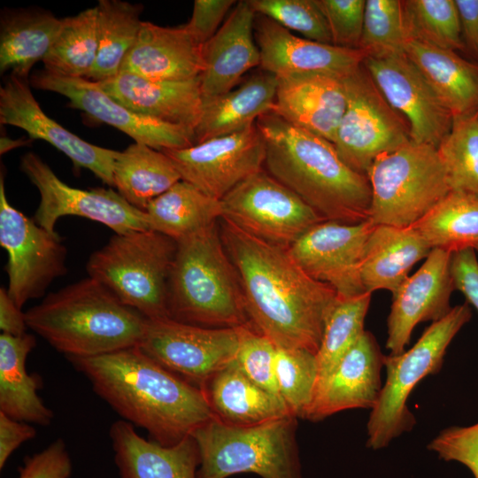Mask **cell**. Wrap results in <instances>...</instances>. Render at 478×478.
<instances>
[{
  "instance_id": "cell-1",
  "label": "cell",
  "mask_w": 478,
  "mask_h": 478,
  "mask_svg": "<svg viewBox=\"0 0 478 478\" xmlns=\"http://www.w3.org/2000/svg\"><path fill=\"white\" fill-rule=\"evenodd\" d=\"M220 234L237 270L251 324L277 347L302 348L316 354L336 291L311 277L288 250L225 219Z\"/></svg>"
},
{
  "instance_id": "cell-2",
  "label": "cell",
  "mask_w": 478,
  "mask_h": 478,
  "mask_svg": "<svg viewBox=\"0 0 478 478\" xmlns=\"http://www.w3.org/2000/svg\"><path fill=\"white\" fill-rule=\"evenodd\" d=\"M67 360L121 420L166 446L191 436L214 416L202 389L163 367L138 346Z\"/></svg>"
},
{
  "instance_id": "cell-3",
  "label": "cell",
  "mask_w": 478,
  "mask_h": 478,
  "mask_svg": "<svg viewBox=\"0 0 478 478\" xmlns=\"http://www.w3.org/2000/svg\"><path fill=\"white\" fill-rule=\"evenodd\" d=\"M266 143L267 173L326 220L347 224L368 220L371 187L329 141L296 127L274 112L256 121Z\"/></svg>"
},
{
  "instance_id": "cell-4",
  "label": "cell",
  "mask_w": 478,
  "mask_h": 478,
  "mask_svg": "<svg viewBox=\"0 0 478 478\" xmlns=\"http://www.w3.org/2000/svg\"><path fill=\"white\" fill-rule=\"evenodd\" d=\"M25 316L27 328L66 358L137 346L147 322L91 277L49 294Z\"/></svg>"
},
{
  "instance_id": "cell-5",
  "label": "cell",
  "mask_w": 478,
  "mask_h": 478,
  "mask_svg": "<svg viewBox=\"0 0 478 478\" xmlns=\"http://www.w3.org/2000/svg\"><path fill=\"white\" fill-rule=\"evenodd\" d=\"M167 310L170 319L205 328L251 324L241 281L217 223L177 241Z\"/></svg>"
},
{
  "instance_id": "cell-6",
  "label": "cell",
  "mask_w": 478,
  "mask_h": 478,
  "mask_svg": "<svg viewBox=\"0 0 478 478\" xmlns=\"http://www.w3.org/2000/svg\"><path fill=\"white\" fill-rule=\"evenodd\" d=\"M297 427L293 415L250 426L228 425L213 417L191 434L201 458L197 478L248 473L261 478H303Z\"/></svg>"
},
{
  "instance_id": "cell-7",
  "label": "cell",
  "mask_w": 478,
  "mask_h": 478,
  "mask_svg": "<svg viewBox=\"0 0 478 478\" xmlns=\"http://www.w3.org/2000/svg\"><path fill=\"white\" fill-rule=\"evenodd\" d=\"M177 242L153 230L115 234L89 258V277L148 320L169 318L168 283Z\"/></svg>"
},
{
  "instance_id": "cell-8",
  "label": "cell",
  "mask_w": 478,
  "mask_h": 478,
  "mask_svg": "<svg viewBox=\"0 0 478 478\" xmlns=\"http://www.w3.org/2000/svg\"><path fill=\"white\" fill-rule=\"evenodd\" d=\"M366 176L374 225L411 227L451 191L437 148L412 140L379 155Z\"/></svg>"
},
{
  "instance_id": "cell-9",
  "label": "cell",
  "mask_w": 478,
  "mask_h": 478,
  "mask_svg": "<svg viewBox=\"0 0 478 478\" xmlns=\"http://www.w3.org/2000/svg\"><path fill=\"white\" fill-rule=\"evenodd\" d=\"M471 316L467 303L458 305L432 322L410 350L384 356L386 380L367 421L368 448L382 449L412 430L416 420L406 405L410 394L422 379L440 371L448 346Z\"/></svg>"
},
{
  "instance_id": "cell-10",
  "label": "cell",
  "mask_w": 478,
  "mask_h": 478,
  "mask_svg": "<svg viewBox=\"0 0 478 478\" xmlns=\"http://www.w3.org/2000/svg\"><path fill=\"white\" fill-rule=\"evenodd\" d=\"M347 105L334 146L343 162L366 174L381 154L412 139L405 118L385 99L362 64L344 76Z\"/></svg>"
},
{
  "instance_id": "cell-11",
  "label": "cell",
  "mask_w": 478,
  "mask_h": 478,
  "mask_svg": "<svg viewBox=\"0 0 478 478\" xmlns=\"http://www.w3.org/2000/svg\"><path fill=\"white\" fill-rule=\"evenodd\" d=\"M220 201L221 219L285 250L311 227L326 220L263 169L246 178Z\"/></svg>"
},
{
  "instance_id": "cell-12",
  "label": "cell",
  "mask_w": 478,
  "mask_h": 478,
  "mask_svg": "<svg viewBox=\"0 0 478 478\" xmlns=\"http://www.w3.org/2000/svg\"><path fill=\"white\" fill-rule=\"evenodd\" d=\"M0 244L8 254L7 291L22 309L42 297L51 282L66 274L67 250L60 235H52L8 201L0 178Z\"/></svg>"
},
{
  "instance_id": "cell-13",
  "label": "cell",
  "mask_w": 478,
  "mask_h": 478,
  "mask_svg": "<svg viewBox=\"0 0 478 478\" xmlns=\"http://www.w3.org/2000/svg\"><path fill=\"white\" fill-rule=\"evenodd\" d=\"M20 169L40 193L34 220L52 235H58L57 220L70 215L99 222L118 235L150 229L146 212L131 205L112 188L70 187L33 152L21 158Z\"/></svg>"
},
{
  "instance_id": "cell-14",
  "label": "cell",
  "mask_w": 478,
  "mask_h": 478,
  "mask_svg": "<svg viewBox=\"0 0 478 478\" xmlns=\"http://www.w3.org/2000/svg\"><path fill=\"white\" fill-rule=\"evenodd\" d=\"M238 344L236 328H205L162 318L147 319L137 346L163 367L201 389L235 359Z\"/></svg>"
},
{
  "instance_id": "cell-15",
  "label": "cell",
  "mask_w": 478,
  "mask_h": 478,
  "mask_svg": "<svg viewBox=\"0 0 478 478\" xmlns=\"http://www.w3.org/2000/svg\"><path fill=\"white\" fill-rule=\"evenodd\" d=\"M161 151L171 159L181 180L221 200L246 178L262 170L266 143L255 123L189 147Z\"/></svg>"
},
{
  "instance_id": "cell-16",
  "label": "cell",
  "mask_w": 478,
  "mask_h": 478,
  "mask_svg": "<svg viewBox=\"0 0 478 478\" xmlns=\"http://www.w3.org/2000/svg\"><path fill=\"white\" fill-rule=\"evenodd\" d=\"M30 83L35 89L64 96L69 100V107L114 127L135 143L158 150L183 149L196 143L193 128L138 114L114 100L97 82L90 80L63 77L43 69L32 74Z\"/></svg>"
},
{
  "instance_id": "cell-17",
  "label": "cell",
  "mask_w": 478,
  "mask_h": 478,
  "mask_svg": "<svg viewBox=\"0 0 478 478\" xmlns=\"http://www.w3.org/2000/svg\"><path fill=\"white\" fill-rule=\"evenodd\" d=\"M363 65L407 121L412 141L437 148L451 130L453 115L405 53L366 57Z\"/></svg>"
},
{
  "instance_id": "cell-18",
  "label": "cell",
  "mask_w": 478,
  "mask_h": 478,
  "mask_svg": "<svg viewBox=\"0 0 478 478\" xmlns=\"http://www.w3.org/2000/svg\"><path fill=\"white\" fill-rule=\"evenodd\" d=\"M374 226L369 220L356 224L323 220L288 251L311 277L331 286L338 296H358L366 293L360 268Z\"/></svg>"
},
{
  "instance_id": "cell-19",
  "label": "cell",
  "mask_w": 478,
  "mask_h": 478,
  "mask_svg": "<svg viewBox=\"0 0 478 478\" xmlns=\"http://www.w3.org/2000/svg\"><path fill=\"white\" fill-rule=\"evenodd\" d=\"M0 122L49 143L67 156L75 168L88 169L114 187L113 166L120 151L89 143L46 115L32 94L28 78L11 73L4 80L0 88Z\"/></svg>"
},
{
  "instance_id": "cell-20",
  "label": "cell",
  "mask_w": 478,
  "mask_h": 478,
  "mask_svg": "<svg viewBox=\"0 0 478 478\" xmlns=\"http://www.w3.org/2000/svg\"><path fill=\"white\" fill-rule=\"evenodd\" d=\"M452 253L432 249L425 262L393 294L387 322L386 349L389 354L405 351L413 328L423 321H437L451 310L455 289L451 271Z\"/></svg>"
},
{
  "instance_id": "cell-21",
  "label": "cell",
  "mask_w": 478,
  "mask_h": 478,
  "mask_svg": "<svg viewBox=\"0 0 478 478\" xmlns=\"http://www.w3.org/2000/svg\"><path fill=\"white\" fill-rule=\"evenodd\" d=\"M254 37L260 68L277 77L324 73L344 77L363 64L365 52L326 44L292 34L273 19L256 13Z\"/></svg>"
},
{
  "instance_id": "cell-22",
  "label": "cell",
  "mask_w": 478,
  "mask_h": 478,
  "mask_svg": "<svg viewBox=\"0 0 478 478\" xmlns=\"http://www.w3.org/2000/svg\"><path fill=\"white\" fill-rule=\"evenodd\" d=\"M384 356L374 336L365 330L333 371L317 384L306 419L318 421L344 410L372 409L382 388Z\"/></svg>"
},
{
  "instance_id": "cell-23",
  "label": "cell",
  "mask_w": 478,
  "mask_h": 478,
  "mask_svg": "<svg viewBox=\"0 0 478 478\" xmlns=\"http://www.w3.org/2000/svg\"><path fill=\"white\" fill-rule=\"evenodd\" d=\"M255 17L248 0L237 2L215 35L202 45L204 66L199 78L203 101L234 89L245 73L260 66Z\"/></svg>"
},
{
  "instance_id": "cell-24",
  "label": "cell",
  "mask_w": 478,
  "mask_h": 478,
  "mask_svg": "<svg viewBox=\"0 0 478 478\" xmlns=\"http://www.w3.org/2000/svg\"><path fill=\"white\" fill-rule=\"evenodd\" d=\"M278 78L274 112L334 143L347 105L344 77L324 73Z\"/></svg>"
},
{
  "instance_id": "cell-25",
  "label": "cell",
  "mask_w": 478,
  "mask_h": 478,
  "mask_svg": "<svg viewBox=\"0 0 478 478\" xmlns=\"http://www.w3.org/2000/svg\"><path fill=\"white\" fill-rule=\"evenodd\" d=\"M202 45L186 24L161 27L143 21L120 73L153 81H187L203 71Z\"/></svg>"
},
{
  "instance_id": "cell-26",
  "label": "cell",
  "mask_w": 478,
  "mask_h": 478,
  "mask_svg": "<svg viewBox=\"0 0 478 478\" xmlns=\"http://www.w3.org/2000/svg\"><path fill=\"white\" fill-rule=\"evenodd\" d=\"M97 83L111 97L138 114L193 129L200 119L199 76L187 81H153L119 73Z\"/></svg>"
},
{
  "instance_id": "cell-27",
  "label": "cell",
  "mask_w": 478,
  "mask_h": 478,
  "mask_svg": "<svg viewBox=\"0 0 478 478\" xmlns=\"http://www.w3.org/2000/svg\"><path fill=\"white\" fill-rule=\"evenodd\" d=\"M109 436L120 478H197L201 458L192 436L166 446L143 438L123 420L111 425Z\"/></svg>"
},
{
  "instance_id": "cell-28",
  "label": "cell",
  "mask_w": 478,
  "mask_h": 478,
  "mask_svg": "<svg viewBox=\"0 0 478 478\" xmlns=\"http://www.w3.org/2000/svg\"><path fill=\"white\" fill-rule=\"evenodd\" d=\"M431 251L412 226L374 225L366 243L360 268L366 292L386 289L395 294L409 277L412 267Z\"/></svg>"
},
{
  "instance_id": "cell-29",
  "label": "cell",
  "mask_w": 478,
  "mask_h": 478,
  "mask_svg": "<svg viewBox=\"0 0 478 478\" xmlns=\"http://www.w3.org/2000/svg\"><path fill=\"white\" fill-rule=\"evenodd\" d=\"M277 84V76L261 70L227 93L203 101L195 144L242 130L273 112Z\"/></svg>"
},
{
  "instance_id": "cell-30",
  "label": "cell",
  "mask_w": 478,
  "mask_h": 478,
  "mask_svg": "<svg viewBox=\"0 0 478 478\" xmlns=\"http://www.w3.org/2000/svg\"><path fill=\"white\" fill-rule=\"evenodd\" d=\"M214 416L234 426H250L291 415L282 399L249 379L235 359L202 387Z\"/></svg>"
},
{
  "instance_id": "cell-31",
  "label": "cell",
  "mask_w": 478,
  "mask_h": 478,
  "mask_svg": "<svg viewBox=\"0 0 478 478\" xmlns=\"http://www.w3.org/2000/svg\"><path fill=\"white\" fill-rule=\"evenodd\" d=\"M35 345V337L28 333L0 335V412L17 420L48 426L54 412L38 395L42 379L28 374L26 367Z\"/></svg>"
},
{
  "instance_id": "cell-32",
  "label": "cell",
  "mask_w": 478,
  "mask_h": 478,
  "mask_svg": "<svg viewBox=\"0 0 478 478\" xmlns=\"http://www.w3.org/2000/svg\"><path fill=\"white\" fill-rule=\"evenodd\" d=\"M405 55L420 69L453 117L478 110V64L453 50L411 39Z\"/></svg>"
},
{
  "instance_id": "cell-33",
  "label": "cell",
  "mask_w": 478,
  "mask_h": 478,
  "mask_svg": "<svg viewBox=\"0 0 478 478\" xmlns=\"http://www.w3.org/2000/svg\"><path fill=\"white\" fill-rule=\"evenodd\" d=\"M63 24L45 10L23 9L3 12L0 23V71L28 78L32 66L42 61Z\"/></svg>"
},
{
  "instance_id": "cell-34",
  "label": "cell",
  "mask_w": 478,
  "mask_h": 478,
  "mask_svg": "<svg viewBox=\"0 0 478 478\" xmlns=\"http://www.w3.org/2000/svg\"><path fill=\"white\" fill-rule=\"evenodd\" d=\"M181 180L163 151L143 143L130 144L115 159L114 187L127 202L144 212L150 202Z\"/></svg>"
},
{
  "instance_id": "cell-35",
  "label": "cell",
  "mask_w": 478,
  "mask_h": 478,
  "mask_svg": "<svg viewBox=\"0 0 478 478\" xmlns=\"http://www.w3.org/2000/svg\"><path fill=\"white\" fill-rule=\"evenodd\" d=\"M145 212L150 230L176 242L222 218L221 201L181 180L148 204Z\"/></svg>"
},
{
  "instance_id": "cell-36",
  "label": "cell",
  "mask_w": 478,
  "mask_h": 478,
  "mask_svg": "<svg viewBox=\"0 0 478 478\" xmlns=\"http://www.w3.org/2000/svg\"><path fill=\"white\" fill-rule=\"evenodd\" d=\"M431 249L451 253L478 249V197L451 190L412 225Z\"/></svg>"
},
{
  "instance_id": "cell-37",
  "label": "cell",
  "mask_w": 478,
  "mask_h": 478,
  "mask_svg": "<svg viewBox=\"0 0 478 478\" xmlns=\"http://www.w3.org/2000/svg\"><path fill=\"white\" fill-rule=\"evenodd\" d=\"M98 12V51L86 79L95 82L116 76L125 57L139 34L143 5L120 0H100Z\"/></svg>"
},
{
  "instance_id": "cell-38",
  "label": "cell",
  "mask_w": 478,
  "mask_h": 478,
  "mask_svg": "<svg viewBox=\"0 0 478 478\" xmlns=\"http://www.w3.org/2000/svg\"><path fill=\"white\" fill-rule=\"evenodd\" d=\"M98 51L96 6L63 19L61 29L42 60L47 72L70 78H87Z\"/></svg>"
},
{
  "instance_id": "cell-39",
  "label": "cell",
  "mask_w": 478,
  "mask_h": 478,
  "mask_svg": "<svg viewBox=\"0 0 478 478\" xmlns=\"http://www.w3.org/2000/svg\"><path fill=\"white\" fill-rule=\"evenodd\" d=\"M371 295L367 292L349 297L337 295L327 316L322 340L316 353L317 384L333 371L365 332L364 322Z\"/></svg>"
},
{
  "instance_id": "cell-40",
  "label": "cell",
  "mask_w": 478,
  "mask_h": 478,
  "mask_svg": "<svg viewBox=\"0 0 478 478\" xmlns=\"http://www.w3.org/2000/svg\"><path fill=\"white\" fill-rule=\"evenodd\" d=\"M437 150L451 189L478 197V110L453 117Z\"/></svg>"
},
{
  "instance_id": "cell-41",
  "label": "cell",
  "mask_w": 478,
  "mask_h": 478,
  "mask_svg": "<svg viewBox=\"0 0 478 478\" xmlns=\"http://www.w3.org/2000/svg\"><path fill=\"white\" fill-rule=\"evenodd\" d=\"M403 7L409 40L453 51L466 49L455 0H406Z\"/></svg>"
},
{
  "instance_id": "cell-42",
  "label": "cell",
  "mask_w": 478,
  "mask_h": 478,
  "mask_svg": "<svg viewBox=\"0 0 478 478\" xmlns=\"http://www.w3.org/2000/svg\"><path fill=\"white\" fill-rule=\"evenodd\" d=\"M274 372L279 395L289 413L306 419L318 380L316 354L302 348L276 346Z\"/></svg>"
},
{
  "instance_id": "cell-43",
  "label": "cell",
  "mask_w": 478,
  "mask_h": 478,
  "mask_svg": "<svg viewBox=\"0 0 478 478\" xmlns=\"http://www.w3.org/2000/svg\"><path fill=\"white\" fill-rule=\"evenodd\" d=\"M408 41L403 1L366 0L358 50L366 57L401 54Z\"/></svg>"
},
{
  "instance_id": "cell-44",
  "label": "cell",
  "mask_w": 478,
  "mask_h": 478,
  "mask_svg": "<svg viewBox=\"0 0 478 478\" xmlns=\"http://www.w3.org/2000/svg\"><path fill=\"white\" fill-rule=\"evenodd\" d=\"M257 14L267 17L304 38L332 44L328 22L315 0H248Z\"/></svg>"
},
{
  "instance_id": "cell-45",
  "label": "cell",
  "mask_w": 478,
  "mask_h": 478,
  "mask_svg": "<svg viewBox=\"0 0 478 478\" xmlns=\"http://www.w3.org/2000/svg\"><path fill=\"white\" fill-rule=\"evenodd\" d=\"M236 329L239 337L237 366L254 383L280 397L274 372L276 345L251 324Z\"/></svg>"
},
{
  "instance_id": "cell-46",
  "label": "cell",
  "mask_w": 478,
  "mask_h": 478,
  "mask_svg": "<svg viewBox=\"0 0 478 478\" xmlns=\"http://www.w3.org/2000/svg\"><path fill=\"white\" fill-rule=\"evenodd\" d=\"M328 25L332 44L358 49L364 21L366 0H315Z\"/></svg>"
},
{
  "instance_id": "cell-47",
  "label": "cell",
  "mask_w": 478,
  "mask_h": 478,
  "mask_svg": "<svg viewBox=\"0 0 478 478\" xmlns=\"http://www.w3.org/2000/svg\"><path fill=\"white\" fill-rule=\"evenodd\" d=\"M428 448L444 461H456L478 478V422L470 426H451L442 430Z\"/></svg>"
},
{
  "instance_id": "cell-48",
  "label": "cell",
  "mask_w": 478,
  "mask_h": 478,
  "mask_svg": "<svg viewBox=\"0 0 478 478\" xmlns=\"http://www.w3.org/2000/svg\"><path fill=\"white\" fill-rule=\"evenodd\" d=\"M72 470L67 446L58 438L41 451L27 456L19 467L18 478H70Z\"/></svg>"
},
{
  "instance_id": "cell-49",
  "label": "cell",
  "mask_w": 478,
  "mask_h": 478,
  "mask_svg": "<svg viewBox=\"0 0 478 478\" xmlns=\"http://www.w3.org/2000/svg\"><path fill=\"white\" fill-rule=\"evenodd\" d=\"M236 3L235 0H196L186 27L195 40L203 45L219 30L230 8Z\"/></svg>"
},
{
  "instance_id": "cell-50",
  "label": "cell",
  "mask_w": 478,
  "mask_h": 478,
  "mask_svg": "<svg viewBox=\"0 0 478 478\" xmlns=\"http://www.w3.org/2000/svg\"><path fill=\"white\" fill-rule=\"evenodd\" d=\"M451 271L455 289L478 312V260L475 251L467 249L452 253Z\"/></svg>"
},
{
  "instance_id": "cell-51",
  "label": "cell",
  "mask_w": 478,
  "mask_h": 478,
  "mask_svg": "<svg viewBox=\"0 0 478 478\" xmlns=\"http://www.w3.org/2000/svg\"><path fill=\"white\" fill-rule=\"evenodd\" d=\"M35 428L30 423L14 420L0 412V469L23 443L35 438Z\"/></svg>"
},
{
  "instance_id": "cell-52",
  "label": "cell",
  "mask_w": 478,
  "mask_h": 478,
  "mask_svg": "<svg viewBox=\"0 0 478 478\" xmlns=\"http://www.w3.org/2000/svg\"><path fill=\"white\" fill-rule=\"evenodd\" d=\"M465 48L478 61V0H455Z\"/></svg>"
},
{
  "instance_id": "cell-53",
  "label": "cell",
  "mask_w": 478,
  "mask_h": 478,
  "mask_svg": "<svg viewBox=\"0 0 478 478\" xmlns=\"http://www.w3.org/2000/svg\"><path fill=\"white\" fill-rule=\"evenodd\" d=\"M25 312L14 303L7 289H0V329L3 334L20 336L27 334Z\"/></svg>"
},
{
  "instance_id": "cell-54",
  "label": "cell",
  "mask_w": 478,
  "mask_h": 478,
  "mask_svg": "<svg viewBox=\"0 0 478 478\" xmlns=\"http://www.w3.org/2000/svg\"><path fill=\"white\" fill-rule=\"evenodd\" d=\"M28 143V141L24 139H11L9 137L4 136L0 139V153L4 154L11 150H13L17 147L25 146Z\"/></svg>"
},
{
  "instance_id": "cell-55",
  "label": "cell",
  "mask_w": 478,
  "mask_h": 478,
  "mask_svg": "<svg viewBox=\"0 0 478 478\" xmlns=\"http://www.w3.org/2000/svg\"><path fill=\"white\" fill-rule=\"evenodd\" d=\"M476 251H478V249L476 250Z\"/></svg>"
}]
</instances>
